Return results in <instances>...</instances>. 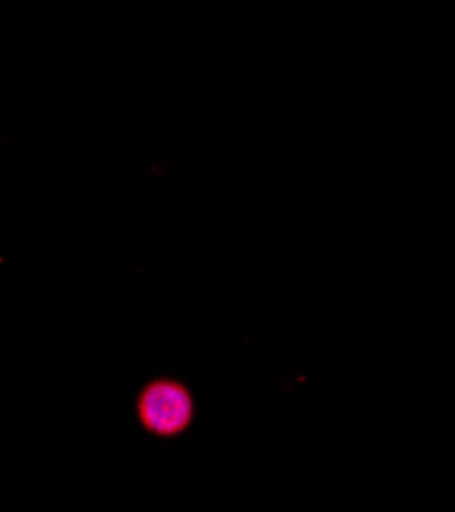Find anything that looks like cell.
Instances as JSON below:
<instances>
[{"label":"cell","mask_w":455,"mask_h":512,"mask_svg":"<svg viewBox=\"0 0 455 512\" xmlns=\"http://www.w3.org/2000/svg\"><path fill=\"white\" fill-rule=\"evenodd\" d=\"M136 416L142 429L160 439H173L191 429L195 400L183 381L158 377L148 381L136 398Z\"/></svg>","instance_id":"1"}]
</instances>
